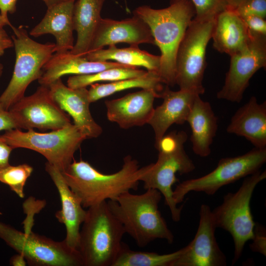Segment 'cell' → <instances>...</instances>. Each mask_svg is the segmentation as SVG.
<instances>
[{"mask_svg":"<svg viewBox=\"0 0 266 266\" xmlns=\"http://www.w3.org/2000/svg\"><path fill=\"white\" fill-rule=\"evenodd\" d=\"M144 170L130 155L124 157L122 168L112 174L100 172L87 161L72 162L61 172L71 191L80 199L84 208L106 200H114L121 194L138 189Z\"/></svg>","mask_w":266,"mask_h":266,"instance_id":"cell-1","label":"cell"},{"mask_svg":"<svg viewBox=\"0 0 266 266\" xmlns=\"http://www.w3.org/2000/svg\"><path fill=\"white\" fill-rule=\"evenodd\" d=\"M133 14L149 26L155 45L161 51L158 74L163 83L175 85V59L179 44L195 16V7L190 0H179L163 9L148 5L137 7Z\"/></svg>","mask_w":266,"mask_h":266,"instance_id":"cell-2","label":"cell"},{"mask_svg":"<svg viewBox=\"0 0 266 266\" xmlns=\"http://www.w3.org/2000/svg\"><path fill=\"white\" fill-rule=\"evenodd\" d=\"M157 190L148 189L140 195L123 193L114 200H108V207L140 247L156 239L171 244L174 235L159 209L162 198Z\"/></svg>","mask_w":266,"mask_h":266,"instance_id":"cell-3","label":"cell"},{"mask_svg":"<svg viewBox=\"0 0 266 266\" xmlns=\"http://www.w3.org/2000/svg\"><path fill=\"white\" fill-rule=\"evenodd\" d=\"M125 233L106 201L88 208L78 247L83 266H112L122 247Z\"/></svg>","mask_w":266,"mask_h":266,"instance_id":"cell-4","label":"cell"},{"mask_svg":"<svg viewBox=\"0 0 266 266\" xmlns=\"http://www.w3.org/2000/svg\"><path fill=\"white\" fill-rule=\"evenodd\" d=\"M187 138L186 133L183 131L165 135L156 147L159 151L156 162L144 166L140 178L145 190L154 189L162 194L174 222L180 221L183 207V205L178 207L173 198L172 186L178 181L176 173H189L195 168L184 148Z\"/></svg>","mask_w":266,"mask_h":266,"instance_id":"cell-5","label":"cell"},{"mask_svg":"<svg viewBox=\"0 0 266 266\" xmlns=\"http://www.w3.org/2000/svg\"><path fill=\"white\" fill-rule=\"evenodd\" d=\"M11 29L15 63L11 79L0 96V103L6 110L25 96L32 82L39 79L43 66L56 51L55 43L42 44L33 40L22 26H13Z\"/></svg>","mask_w":266,"mask_h":266,"instance_id":"cell-6","label":"cell"},{"mask_svg":"<svg viewBox=\"0 0 266 266\" xmlns=\"http://www.w3.org/2000/svg\"><path fill=\"white\" fill-rule=\"evenodd\" d=\"M266 178V170L245 177L238 190L228 193L223 202L212 210L216 227L228 232L233 237L234 253L232 265L241 257L247 241L254 237L255 223L250 201L255 187Z\"/></svg>","mask_w":266,"mask_h":266,"instance_id":"cell-7","label":"cell"},{"mask_svg":"<svg viewBox=\"0 0 266 266\" xmlns=\"http://www.w3.org/2000/svg\"><path fill=\"white\" fill-rule=\"evenodd\" d=\"M1 135L13 149L22 148L36 151L61 172L70 164L75 152L86 139L72 124L46 133L15 129L5 131Z\"/></svg>","mask_w":266,"mask_h":266,"instance_id":"cell-8","label":"cell"},{"mask_svg":"<svg viewBox=\"0 0 266 266\" xmlns=\"http://www.w3.org/2000/svg\"><path fill=\"white\" fill-rule=\"evenodd\" d=\"M214 20L200 22L193 19L179 44L175 59V84L180 90L201 95L206 66V51L211 38Z\"/></svg>","mask_w":266,"mask_h":266,"instance_id":"cell-9","label":"cell"},{"mask_svg":"<svg viewBox=\"0 0 266 266\" xmlns=\"http://www.w3.org/2000/svg\"><path fill=\"white\" fill-rule=\"evenodd\" d=\"M0 238L27 264L34 266H83L78 250L70 248L64 240H53L30 231L23 233L0 221Z\"/></svg>","mask_w":266,"mask_h":266,"instance_id":"cell-10","label":"cell"},{"mask_svg":"<svg viewBox=\"0 0 266 266\" xmlns=\"http://www.w3.org/2000/svg\"><path fill=\"white\" fill-rule=\"evenodd\" d=\"M266 162V148L254 147L243 155L222 158L209 173L178 184L173 190V199L177 204L181 203L185 196L192 191L213 195L222 187L260 170Z\"/></svg>","mask_w":266,"mask_h":266,"instance_id":"cell-11","label":"cell"},{"mask_svg":"<svg viewBox=\"0 0 266 266\" xmlns=\"http://www.w3.org/2000/svg\"><path fill=\"white\" fill-rule=\"evenodd\" d=\"M249 33L245 47L230 56L224 84L217 93L218 99L240 102L253 75L259 69L266 68V35Z\"/></svg>","mask_w":266,"mask_h":266,"instance_id":"cell-12","label":"cell"},{"mask_svg":"<svg viewBox=\"0 0 266 266\" xmlns=\"http://www.w3.org/2000/svg\"><path fill=\"white\" fill-rule=\"evenodd\" d=\"M9 110L19 129L53 131L71 124L68 115L52 99L47 86L40 85L33 94L24 96Z\"/></svg>","mask_w":266,"mask_h":266,"instance_id":"cell-13","label":"cell"},{"mask_svg":"<svg viewBox=\"0 0 266 266\" xmlns=\"http://www.w3.org/2000/svg\"><path fill=\"white\" fill-rule=\"evenodd\" d=\"M217 228L209 205L202 204L199 227L194 239L171 266H225L227 260L215 238Z\"/></svg>","mask_w":266,"mask_h":266,"instance_id":"cell-14","label":"cell"},{"mask_svg":"<svg viewBox=\"0 0 266 266\" xmlns=\"http://www.w3.org/2000/svg\"><path fill=\"white\" fill-rule=\"evenodd\" d=\"M48 86L53 100L72 118L73 125L86 139L97 138L102 133V128L91 115L86 88H70L64 84L61 78Z\"/></svg>","mask_w":266,"mask_h":266,"instance_id":"cell-15","label":"cell"},{"mask_svg":"<svg viewBox=\"0 0 266 266\" xmlns=\"http://www.w3.org/2000/svg\"><path fill=\"white\" fill-rule=\"evenodd\" d=\"M118 43H126L130 46H138L142 43L155 45L149 26L135 15L122 20L101 18L89 52Z\"/></svg>","mask_w":266,"mask_h":266,"instance_id":"cell-16","label":"cell"},{"mask_svg":"<svg viewBox=\"0 0 266 266\" xmlns=\"http://www.w3.org/2000/svg\"><path fill=\"white\" fill-rule=\"evenodd\" d=\"M156 98H160L156 91L142 89L120 98L106 100L107 118L124 129L143 126L148 124L152 115Z\"/></svg>","mask_w":266,"mask_h":266,"instance_id":"cell-17","label":"cell"},{"mask_svg":"<svg viewBox=\"0 0 266 266\" xmlns=\"http://www.w3.org/2000/svg\"><path fill=\"white\" fill-rule=\"evenodd\" d=\"M45 170L50 175L60 195L61 208L55 214L58 221L66 229L64 240L73 249L78 250L81 226L86 215L81 200L66 183L61 171L48 162Z\"/></svg>","mask_w":266,"mask_h":266,"instance_id":"cell-18","label":"cell"},{"mask_svg":"<svg viewBox=\"0 0 266 266\" xmlns=\"http://www.w3.org/2000/svg\"><path fill=\"white\" fill-rule=\"evenodd\" d=\"M198 94L180 90L173 91L168 86L160 93L162 103L154 108L148 124L152 128L155 147L173 124L182 125L187 121L194 100Z\"/></svg>","mask_w":266,"mask_h":266,"instance_id":"cell-19","label":"cell"},{"mask_svg":"<svg viewBox=\"0 0 266 266\" xmlns=\"http://www.w3.org/2000/svg\"><path fill=\"white\" fill-rule=\"evenodd\" d=\"M75 0H68L47 7L41 21L30 33L39 37L51 34L56 39L55 52L71 50L74 46L73 9Z\"/></svg>","mask_w":266,"mask_h":266,"instance_id":"cell-20","label":"cell"},{"mask_svg":"<svg viewBox=\"0 0 266 266\" xmlns=\"http://www.w3.org/2000/svg\"><path fill=\"white\" fill-rule=\"evenodd\" d=\"M126 66L116 62L91 61L85 56L74 55L70 51L55 52L43 66L38 81L40 85L48 86L64 75L88 74Z\"/></svg>","mask_w":266,"mask_h":266,"instance_id":"cell-21","label":"cell"},{"mask_svg":"<svg viewBox=\"0 0 266 266\" xmlns=\"http://www.w3.org/2000/svg\"><path fill=\"white\" fill-rule=\"evenodd\" d=\"M229 133L242 136L257 148H266V102L255 97L239 108L227 128Z\"/></svg>","mask_w":266,"mask_h":266,"instance_id":"cell-22","label":"cell"},{"mask_svg":"<svg viewBox=\"0 0 266 266\" xmlns=\"http://www.w3.org/2000/svg\"><path fill=\"white\" fill-rule=\"evenodd\" d=\"M249 37L246 25L234 10L228 8L215 17L211 38L220 53L233 55L245 47Z\"/></svg>","mask_w":266,"mask_h":266,"instance_id":"cell-23","label":"cell"},{"mask_svg":"<svg viewBox=\"0 0 266 266\" xmlns=\"http://www.w3.org/2000/svg\"><path fill=\"white\" fill-rule=\"evenodd\" d=\"M191 129L192 150L201 157L211 153V145L218 130V118L210 103L197 95L187 119Z\"/></svg>","mask_w":266,"mask_h":266,"instance_id":"cell-24","label":"cell"},{"mask_svg":"<svg viewBox=\"0 0 266 266\" xmlns=\"http://www.w3.org/2000/svg\"><path fill=\"white\" fill-rule=\"evenodd\" d=\"M105 0H77L73 9L74 30L77 39L70 52L85 56L89 51L92 39L101 19L100 12Z\"/></svg>","mask_w":266,"mask_h":266,"instance_id":"cell-25","label":"cell"},{"mask_svg":"<svg viewBox=\"0 0 266 266\" xmlns=\"http://www.w3.org/2000/svg\"><path fill=\"white\" fill-rule=\"evenodd\" d=\"M85 57L91 61L104 62L114 61L131 66H142L149 71L159 72L161 58L141 50L138 46L119 48L115 45L88 53Z\"/></svg>","mask_w":266,"mask_h":266,"instance_id":"cell-26","label":"cell"},{"mask_svg":"<svg viewBox=\"0 0 266 266\" xmlns=\"http://www.w3.org/2000/svg\"><path fill=\"white\" fill-rule=\"evenodd\" d=\"M162 82L158 72L147 71L143 75L111 82L106 84L94 83L88 90L90 103L115 93L134 88L151 89L160 94L163 90Z\"/></svg>","mask_w":266,"mask_h":266,"instance_id":"cell-27","label":"cell"},{"mask_svg":"<svg viewBox=\"0 0 266 266\" xmlns=\"http://www.w3.org/2000/svg\"><path fill=\"white\" fill-rule=\"evenodd\" d=\"M183 250L182 248L170 253L159 254L152 252L132 250L123 244L112 266H171Z\"/></svg>","mask_w":266,"mask_h":266,"instance_id":"cell-28","label":"cell"},{"mask_svg":"<svg viewBox=\"0 0 266 266\" xmlns=\"http://www.w3.org/2000/svg\"><path fill=\"white\" fill-rule=\"evenodd\" d=\"M147 71L128 66L112 67L94 73L70 76L67 80V86L71 88H86L98 82H113L139 77Z\"/></svg>","mask_w":266,"mask_h":266,"instance_id":"cell-29","label":"cell"},{"mask_svg":"<svg viewBox=\"0 0 266 266\" xmlns=\"http://www.w3.org/2000/svg\"><path fill=\"white\" fill-rule=\"evenodd\" d=\"M33 168L27 164L10 165L0 169V182L8 185L20 198H24V188Z\"/></svg>","mask_w":266,"mask_h":266,"instance_id":"cell-30","label":"cell"},{"mask_svg":"<svg viewBox=\"0 0 266 266\" xmlns=\"http://www.w3.org/2000/svg\"><path fill=\"white\" fill-rule=\"evenodd\" d=\"M179 0H170V4ZM195 9L194 19L200 22L214 20L221 12L228 9L227 0H190Z\"/></svg>","mask_w":266,"mask_h":266,"instance_id":"cell-31","label":"cell"},{"mask_svg":"<svg viewBox=\"0 0 266 266\" xmlns=\"http://www.w3.org/2000/svg\"><path fill=\"white\" fill-rule=\"evenodd\" d=\"M234 10L241 17L254 15L266 19V0H246Z\"/></svg>","mask_w":266,"mask_h":266,"instance_id":"cell-32","label":"cell"},{"mask_svg":"<svg viewBox=\"0 0 266 266\" xmlns=\"http://www.w3.org/2000/svg\"><path fill=\"white\" fill-rule=\"evenodd\" d=\"M249 32L266 35V21L262 17L250 15L241 17Z\"/></svg>","mask_w":266,"mask_h":266,"instance_id":"cell-33","label":"cell"},{"mask_svg":"<svg viewBox=\"0 0 266 266\" xmlns=\"http://www.w3.org/2000/svg\"><path fill=\"white\" fill-rule=\"evenodd\" d=\"M254 228V235L252 239L253 243L250 248L253 251L260 253L264 256L266 254V236L264 229L259 226Z\"/></svg>","mask_w":266,"mask_h":266,"instance_id":"cell-34","label":"cell"},{"mask_svg":"<svg viewBox=\"0 0 266 266\" xmlns=\"http://www.w3.org/2000/svg\"><path fill=\"white\" fill-rule=\"evenodd\" d=\"M19 129L13 115L9 110H6L0 103V131Z\"/></svg>","mask_w":266,"mask_h":266,"instance_id":"cell-35","label":"cell"},{"mask_svg":"<svg viewBox=\"0 0 266 266\" xmlns=\"http://www.w3.org/2000/svg\"><path fill=\"white\" fill-rule=\"evenodd\" d=\"M13 149L0 135V169L10 165L9 159Z\"/></svg>","mask_w":266,"mask_h":266,"instance_id":"cell-36","label":"cell"},{"mask_svg":"<svg viewBox=\"0 0 266 266\" xmlns=\"http://www.w3.org/2000/svg\"><path fill=\"white\" fill-rule=\"evenodd\" d=\"M13 42L6 32L3 29H0V57L4 53L5 50L13 47Z\"/></svg>","mask_w":266,"mask_h":266,"instance_id":"cell-37","label":"cell"},{"mask_svg":"<svg viewBox=\"0 0 266 266\" xmlns=\"http://www.w3.org/2000/svg\"><path fill=\"white\" fill-rule=\"evenodd\" d=\"M17 0H0V14L8 17V13L13 14L16 10Z\"/></svg>","mask_w":266,"mask_h":266,"instance_id":"cell-38","label":"cell"},{"mask_svg":"<svg viewBox=\"0 0 266 266\" xmlns=\"http://www.w3.org/2000/svg\"><path fill=\"white\" fill-rule=\"evenodd\" d=\"M10 264L14 266H25L27 263L24 257L22 254L18 253L11 257Z\"/></svg>","mask_w":266,"mask_h":266,"instance_id":"cell-39","label":"cell"},{"mask_svg":"<svg viewBox=\"0 0 266 266\" xmlns=\"http://www.w3.org/2000/svg\"><path fill=\"white\" fill-rule=\"evenodd\" d=\"M246 0H227L229 8L234 10Z\"/></svg>","mask_w":266,"mask_h":266,"instance_id":"cell-40","label":"cell"},{"mask_svg":"<svg viewBox=\"0 0 266 266\" xmlns=\"http://www.w3.org/2000/svg\"><path fill=\"white\" fill-rule=\"evenodd\" d=\"M5 26H9L11 28L13 26L8 17H5L0 14V29L3 28Z\"/></svg>","mask_w":266,"mask_h":266,"instance_id":"cell-41","label":"cell"},{"mask_svg":"<svg viewBox=\"0 0 266 266\" xmlns=\"http://www.w3.org/2000/svg\"><path fill=\"white\" fill-rule=\"evenodd\" d=\"M46 5L47 7H50L55 4L67 1L68 0H41Z\"/></svg>","mask_w":266,"mask_h":266,"instance_id":"cell-42","label":"cell"},{"mask_svg":"<svg viewBox=\"0 0 266 266\" xmlns=\"http://www.w3.org/2000/svg\"><path fill=\"white\" fill-rule=\"evenodd\" d=\"M3 69V66L2 64L0 63V71L2 70Z\"/></svg>","mask_w":266,"mask_h":266,"instance_id":"cell-43","label":"cell"},{"mask_svg":"<svg viewBox=\"0 0 266 266\" xmlns=\"http://www.w3.org/2000/svg\"><path fill=\"white\" fill-rule=\"evenodd\" d=\"M1 74H2V71H0V77L1 75Z\"/></svg>","mask_w":266,"mask_h":266,"instance_id":"cell-44","label":"cell"},{"mask_svg":"<svg viewBox=\"0 0 266 266\" xmlns=\"http://www.w3.org/2000/svg\"><path fill=\"white\" fill-rule=\"evenodd\" d=\"M0 214H1V212H0Z\"/></svg>","mask_w":266,"mask_h":266,"instance_id":"cell-45","label":"cell"}]
</instances>
